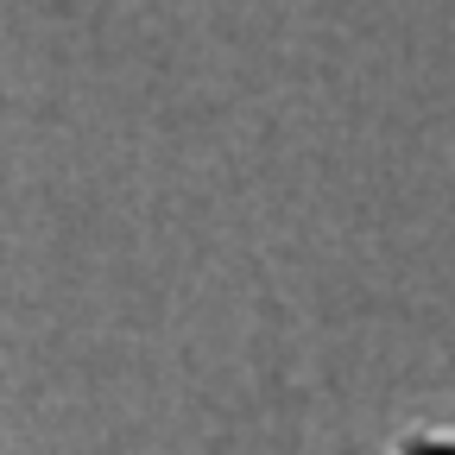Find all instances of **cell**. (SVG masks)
Instances as JSON below:
<instances>
[{"instance_id":"6da1fadb","label":"cell","mask_w":455,"mask_h":455,"mask_svg":"<svg viewBox=\"0 0 455 455\" xmlns=\"http://www.w3.org/2000/svg\"><path fill=\"white\" fill-rule=\"evenodd\" d=\"M405 455H455V443H411Z\"/></svg>"}]
</instances>
